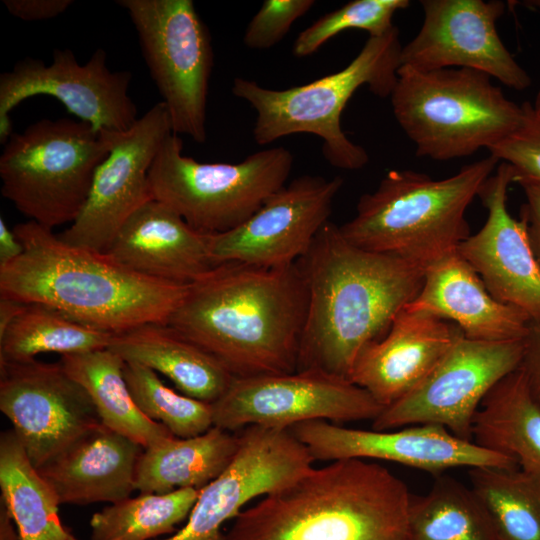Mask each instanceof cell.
Returning <instances> with one entry per match:
<instances>
[{
	"label": "cell",
	"mask_w": 540,
	"mask_h": 540,
	"mask_svg": "<svg viewBox=\"0 0 540 540\" xmlns=\"http://www.w3.org/2000/svg\"><path fill=\"white\" fill-rule=\"evenodd\" d=\"M411 496L381 464L336 460L242 510L224 540H411Z\"/></svg>",
	"instance_id": "4"
},
{
	"label": "cell",
	"mask_w": 540,
	"mask_h": 540,
	"mask_svg": "<svg viewBox=\"0 0 540 540\" xmlns=\"http://www.w3.org/2000/svg\"><path fill=\"white\" fill-rule=\"evenodd\" d=\"M200 490L140 493L110 504L92 515L90 540H152L174 533L188 519Z\"/></svg>",
	"instance_id": "33"
},
{
	"label": "cell",
	"mask_w": 540,
	"mask_h": 540,
	"mask_svg": "<svg viewBox=\"0 0 540 540\" xmlns=\"http://www.w3.org/2000/svg\"><path fill=\"white\" fill-rule=\"evenodd\" d=\"M109 152L106 134L87 122L39 120L20 133L13 132L4 144L1 194L21 214L46 228L71 224Z\"/></svg>",
	"instance_id": "8"
},
{
	"label": "cell",
	"mask_w": 540,
	"mask_h": 540,
	"mask_svg": "<svg viewBox=\"0 0 540 540\" xmlns=\"http://www.w3.org/2000/svg\"><path fill=\"white\" fill-rule=\"evenodd\" d=\"M59 362L88 392L102 424L109 429L144 449L174 436L137 407L124 377L125 362L110 349L64 355Z\"/></svg>",
	"instance_id": "27"
},
{
	"label": "cell",
	"mask_w": 540,
	"mask_h": 540,
	"mask_svg": "<svg viewBox=\"0 0 540 540\" xmlns=\"http://www.w3.org/2000/svg\"><path fill=\"white\" fill-rule=\"evenodd\" d=\"M462 336L453 322L404 307L381 339L361 349L349 380L386 407L417 387Z\"/></svg>",
	"instance_id": "20"
},
{
	"label": "cell",
	"mask_w": 540,
	"mask_h": 540,
	"mask_svg": "<svg viewBox=\"0 0 540 540\" xmlns=\"http://www.w3.org/2000/svg\"><path fill=\"white\" fill-rule=\"evenodd\" d=\"M289 430L304 444L314 461L373 459L420 469L435 476L458 467H518L514 459L461 439L435 424L363 430L313 420L296 424Z\"/></svg>",
	"instance_id": "18"
},
{
	"label": "cell",
	"mask_w": 540,
	"mask_h": 540,
	"mask_svg": "<svg viewBox=\"0 0 540 540\" xmlns=\"http://www.w3.org/2000/svg\"><path fill=\"white\" fill-rule=\"evenodd\" d=\"M124 377L140 411L174 436H197L213 426L211 404L174 391L152 369L125 362Z\"/></svg>",
	"instance_id": "34"
},
{
	"label": "cell",
	"mask_w": 540,
	"mask_h": 540,
	"mask_svg": "<svg viewBox=\"0 0 540 540\" xmlns=\"http://www.w3.org/2000/svg\"><path fill=\"white\" fill-rule=\"evenodd\" d=\"M343 182L339 176L302 175L285 184L243 224L209 236L215 264L274 268L296 263L329 221Z\"/></svg>",
	"instance_id": "16"
},
{
	"label": "cell",
	"mask_w": 540,
	"mask_h": 540,
	"mask_svg": "<svg viewBox=\"0 0 540 540\" xmlns=\"http://www.w3.org/2000/svg\"><path fill=\"white\" fill-rule=\"evenodd\" d=\"M514 181L513 167L500 162L478 193L486 221L457 250L495 299L521 310L531 322H540V266L525 221L507 209L508 187Z\"/></svg>",
	"instance_id": "19"
},
{
	"label": "cell",
	"mask_w": 540,
	"mask_h": 540,
	"mask_svg": "<svg viewBox=\"0 0 540 540\" xmlns=\"http://www.w3.org/2000/svg\"><path fill=\"white\" fill-rule=\"evenodd\" d=\"M422 26L402 46L400 63L419 71L468 68L496 78L517 91L531 78L517 63L497 32L505 4L491 0H423Z\"/></svg>",
	"instance_id": "17"
},
{
	"label": "cell",
	"mask_w": 540,
	"mask_h": 540,
	"mask_svg": "<svg viewBox=\"0 0 540 540\" xmlns=\"http://www.w3.org/2000/svg\"><path fill=\"white\" fill-rule=\"evenodd\" d=\"M137 32L143 57L166 105L172 131L207 139L206 109L213 49L192 0H119Z\"/></svg>",
	"instance_id": "10"
},
{
	"label": "cell",
	"mask_w": 540,
	"mask_h": 540,
	"mask_svg": "<svg viewBox=\"0 0 540 540\" xmlns=\"http://www.w3.org/2000/svg\"><path fill=\"white\" fill-rule=\"evenodd\" d=\"M13 231L23 253L0 265V298L44 305L118 334L149 322L167 323L186 294L188 285L137 274L105 253L63 242L35 221Z\"/></svg>",
	"instance_id": "3"
},
{
	"label": "cell",
	"mask_w": 540,
	"mask_h": 540,
	"mask_svg": "<svg viewBox=\"0 0 540 540\" xmlns=\"http://www.w3.org/2000/svg\"><path fill=\"white\" fill-rule=\"evenodd\" d=\"M182 150L177 134L164 140L149 170L151 194L206 235L228 232L247 221L286 184L294 161L282 146L250 154L239 163H202Z\"/></svg>",
	"instance_id": "9"
},
{
	"label": "cell",
	"mask_w": 540,
	"mask_h": 540,
	"mask_svg": "<svg viewBox=\"0 0 540 540\" xmlns=\"http://www.w3.org/2000/svg\"><path fill=\"white\" fill-rule=\"evenodd\" d=\"M517 184L521 186L525 195L521 218L526 223L530 245L540 266V183L521 180Z\"/></svg>",
	"instance_id": "40"
},
{
	"label": "cell",
	"mask_w": 540,
	"mask_h": 540,
	"mask_svg": "<svg viewBox=\"0 0 540 540\" xmlns=\"http://www.w3.org/2000/svg\"><path fill=\"white\" fill-rule=\"evenodd\" d=\"M0 410L38 469L102 424L60 362L0 361Z\"/></svg>",
	"instance_id": "14"
},
{
	"label": "cell",
	"mask_w": 540,
	"mask_h": 540,
	"mask_svg": "<svg viewBox=\"0 0 540 540\" xmlns=\"http://www.w3.org/2000/svg\"><path fill=\"white\" fill-rule=\"evenodd\" d=\"M411 540H500L473 490L440 474L422 496H411Z\"/></svg>",
	"instance_id": "29"
},
{
	"label": "cell",
	"mask_w": 540,
	"mask_h": 540,
	"mask_svg": "<svg viewBox=\"0 0 540 540\" xmlns=\"http://www.w3.org/2000/svg\"><path fill=\"white\" fill-rule=\"evenodd\" d=\"M52 63L27 57L0 75V142L12 132L10 112L25 99L49 95L98 132H122L138 120L128 94L132 74L111 71L102 48L81 65L70 49H55Z\"/></svg>",
	"instance_id": "13"
},
{
	"label": "cell",
	"mask_w": 540,
	"mask_h": 540,
	"mask_svg": "<svg viewBox=\"0 0 540 540\" xmlns=\"http://www.w3.org/2000/svg\"><path fill=\"white\" fill-rule=\"evenodd\" d=\"M499 163L489 155L444 179L390 170L373 192L361 195L355 216L339 230L358 248L425 269L470 236L466 210Z\"/></svg>",
	"instance_id": "5"
},
{
	"label": "cell",
	"mask_w": 540,
	"mask_h": 540,
	"mask_svg": "<svg viewBox=\"0 0 540 540\" xmlns=\"http://www.w3.org/2000/svg\"><path fill=\"white\" fill-rule=\"evenodd\" d=\"M72 0H3L8 12L24 21L52 19L62 14Z\"/></svg>",
	"instance_id": "39"
},
{
	"label": "cell",
	"mask_w": 540,
	"mask_h": 540,
	"mask_svg": "<svg viewBox=\"0 0 540 540\" xmlns=\"http://www.w3.org/2000/svg\"><path fill=\"white\" fill-rule=\"evenodd\" d=\"M472 441L514 459L519 468L540 475V407L519 367L483 398L475 414Z\"/></svg>",
	"instance_id": "26"
},
{
	"label": "cell",
	"mask_w": 540,
	"mask_h": 540,
	"mask_svg": "<svg viewBox=\"0 0 540 540\" xmlns=\"http://www.w3.org/2000/svg\"><path fill=\"white\" fill-rule=\"evenodd\" d=\"M528 390L540 407V322H531L524 338V352L520 365Z\"/></svg>",
	"instance_id": "38"
},
{
	"label": "cell",
	"mask_w": 540,
	"mask_h": 540,
	"mask_svg": "<svg viewBox=\"0 0 540 540\" xmlns=\"http://www.w3.org/2000/svg\"><path fill=\"white\" fill-rule=\"evenodd\" d=\"M23 253V246L3 218L0 219V265L17 259Z\"/></svg>",
	"instance_id": "41"
},
{
	"label": "cell",
	"mask_w": 540,
	"mask_h": 540,
	"mask_svg": "<svg viewBox=\"0 0 540 540\" xmlns=\"http://www.w3.org/2000/svg\"><path fill=\"white\" fill-rule=\"evenodd\" d=\"M0 500L22 540H68L54 490L27 456L14 431L0 436Z\"/></svg>",
	"instance_id": "28"
},
{
	"label": "cell",
	"mask_w": 540,
	"mask_h": 540,
	"mask_svg": "<svg viewBox=\"0 0 540 540\" xmlns=\"http://www.w3.org/2000/svg\"><path fill=\"white\" fill-rule=\"evenodd\" d=\"M523 352L524 339L484 342L463 335L417 387L383 408L372 429L435 424L472 441L473 421L483 398L520 367Z\"/></svg>",
	"instance_id": "12"
},
{
	"label": "cell",
	"mask_w": 540,
	"mask_h": 540,
	"mask_svg": "<svg viewBox=\"0 0 540 540\" xmlns=\"http://www.w3.org/2000/svg\"><path fill=\"white\" fill-rule=\"evenodd\" d=\"M297 263L308 294L297 371L348 380L361 349L388 332L424 282L421 266L358 248L331 221Z\"/></svg>",
	"instance_id": "2"
},
{
	"label": "cell",
	"mask_w": 540,
	"mask_h": 540,
	"mask_svg": "<svg viewBox=\"0 0 540 540\" xmlns=\"http://www.w3.org/2000/svg\"><path fill=\"white\" fill-rule=\"evenodd\" d=\"M314 4V0H265L245 30L244 45L255 50L275 46Z\"/></svg>",
	"instance_id": "37"
},
{
	"label": "cell",
	"mask_w": 540,
	"mask_h": 540,
	"mask_svg": "<svg viewBox=\"0 0 540 540\" xmlns=\"http://www.w3.org/2000/svg\"><path fill=\"white\" fill-rule=\"evenodd\" d=\"M308 304L298 263L218 264L188 285L167 324L235 378L297 371Z\"/></svg>",
	"instance_id": "1"
},
{
	"label": "cell",
	"mask_w": 540,
	"mask_h": 540,
	"mask_svg": "<svg viewBox=\"0 0 540 540\" xmlns=\"http://www.w3.org/2000/svg\"><path fill=\"white\" fill-rule=\"evenodd\" d=\"M211 407L213 426L229 432L251 425L289 429L313 420L373 421L384 408L350 380L314 370L234 378Z\"/></svg>",
	"instance_id": "11"
},
{
	"label": "cell",
	"mask_w": 540,
	"mask_h": 540,
	"mask_svg": "<svg viewBox=\"0 0 540 540\" xmlns=\"http://www.w3.org/2000/svg\"><path fill=\"white\" fill-rule=\"evenodd\" d=\"M524 119L512 134L492 147L490 155L511 165L515 181L530 180L540 183V118L531 102H524Z\"/></svg>",
	"instance_id": "36"
},
{
	"label": "cell",
	"mask_w": 540,
	"mask_h": 540,
	"mask_svg": "<svg viewBox=\"0 0 540 540\" xmlns=\"http://www.w3.org/2000/svg\"><path fill=\"white\" fill-rule=\"evenodd\" d=\"M405 307L453 322L475 341L523 340L531 323L524 312L495 299L458 250L425 268L419 294Z\"/></svg>",
	"instance_id": "22"
},
{
	"label": "cell",
	"mask_w": 540,
	"mask_h": 540,
	"mask_svg": "<svg viewBox=\"0 0 540 540\" xmlns=\"http://www.w3.org/2000/svg\"><path fill=\"white\" fill-rule=\"evenodd\" d=\"M268 490L269 480L262 467L238 455L219 477L200 490L186 524L162 540H224L223 524ZM68 540L79 539L70 533Z\"/></svg>",
	"instance_id": "32"
},
{
	"label": "cell",
	"mask_w": 540,
	"mask_h": 540,
	"mask_svg": "<svg viewBox=\"0 0 540 540\" xmlns=\"http://www.w3.org/2000/svg\"><path fill=\"white\" fill-rule=\"evenodd\" d=\"M390 99L416 154L438 161L490 150L524 119L523 104L508 99L489 75L468 68L400 66Z\"/></svg>",
	"instance_id": "7"
},
{
	"label": "cell",
	"mask_w": 540,
	"mask_h": 540,
	"mask_svg": "<svg viewBox=\"0 0 540 540\" xmlns=\"http://www.w3.org/2000/svg\"><path fill=\"white\" fill-rule=\"evenodd\" d=\"M468 475L500 540H540V475L518 467H474Z\"/></svg>",
	"instance_id": "31"
},
{
	"label": "cell",
	"mask_w": 540,
	"mask_h": 540,
	"mask_svg": "<svg viewBox=\"0 0 540 540\" xmlns=\"http://www.w3.org/2000/svg\"><path fill=\"white\" fill-rule=\"evenodd\" d=\"M143 447L101 424L37 470L60 504H110L131 496Z\"/></svg>",
	"instance_id": "23"
},
{
	"label": "cell",
	"mask_w": 540,
	"mask_h": 540,
	"mask_svg": "<svg viewBox=\"0 0 540 540\" xmlns=\"http://www.w3.org/2000/svg\"><path fill=\"white\" fill-rule=\"evenodd\" d=\"M534 113L540 118V90L537 93L534 103H532Z\"/></svg>",
	"instance_id": "43"
},
{
	"label": "cell",
	"mask_w": 540,
	"mask_h": 540,
	"mask_svg": "<svg viewBox=\"0 0 540 540\" xmlns=\"http://www.w3.org/2000/svg\"><path fill=\"white\" fill-rule=\"evenodd\" d=\"M126 363L169 378L184 395L212 404L234 376L215 357L167 323L149 322L114 334L108 347Z\"/></svg>",
	"instance_id": "24"
},
{
	"label": "cell",
	"mask_w": 540,
	"mask_h": 540,
	"mask_svg": "<svg viewBox=\"0 0 540 540\" xmlns=\"http://www.w3.org/2000/svg\"><path fill=\"white\" fill-rule=\"evenodd\" d=\"M110 152L96 170L88 199L59 238L72 246L105 253L128 217L153 199L149 170L164 140L173 133L166 105L152 106L122 132L103 131Z\"/></svg>",
	"instance_id": "15"
},
{
	"label": "cell",
	"mask_w": 540,
	"mask_h": 540,
	"mask_svg": "<svg viewBox=\"0 0 540 540\" xmlns=\"http://www.w3.org/2000/svg\"><path fill=\"white\" fill-rule=\"evenodd\" d=\"M0 540H22L5 504L0 500Z\"/></svg>",
	"instance_id": "42"
},
{
	"label": "cell",
	"mask_w": 540,
	"mask_h": 540,
	"mask_svg": "<svg viewBox=\"0 0 540 540\" xmlns=\"http://www.w3.org/2000/svg\"><path fill=\"white\" fill-rule=\"evenodd\" d=\"M401 50L399 30L393 26L381 36L369 37L357 56L336 73L284 90L236 77L232 93L256 111L253 137L257 144L268 145L291 134H314L322 139V153L329 164L358 170L369 156L346 136L341 114L363 85L378 97H390L398 79Z\"/></svg>",
	"instance_id": "6"
},
{
	"label": "cell",
	"mask_w": 540,
	"mask_h": 540,
	"mask_svg": "<svg viewBox=\"0 0 540 540\" xmlns=\"http://www.w3.org/2000/svg\"><path fill=\"white\" fill-rule=\"evenodd\" d=\"M209 236L151 199L128 217L105 254L137 274L187 286L217 266Z\"/></svg>",
	"instance_id": "21"
},
{
	"label": "cell",
	"mask_w": 540,
	"mask_h": 540,
	"mask_svg": "<svg viewBox=\"0 0 540 540\" xmlns=\"http://www.w3.org/2000/svg\"><path fill=\"white\" fill-rule=\"evenodd\" d=\"M409 4L408 0L349 1L304 29L296 38L292 52L297 57L312 55L329 39L350 29L364 30L369 37L381 36L394 26V14Z\"/></svg>",
	"instance_id": "35"
},
{
	"label": "cell",
	"mask_w": 540,
	"mask_h": 540,
	"mask_svg": "<svg viewBox=\"0 0 540 540\" xmlns=\"http://www.w3.org/2000/svg\"><path fill=\"white\" fill-rule=\"evenodd\" d=\"M238 448L239 435L216 426L193 437L166 438L143 449L136 468L135 490H200L228 468Z\"/></svg>",
	"instance_id": "25"
},
{
	"label": "cell",
	"mask_w": 540,
	"mask_h": 540,
	"mask_svg": "<svg viewBox=\"0 0 540 540\" xmlns=\"http://www.w3.org/2000/svg\"><path fill=\"white\" fill-rule=\"evenodd\" d=\"M114 334L68 318L40 304H23L0 332V361L34 359L42 353L61 356L109 347Z\"/></svg>",
	"instance_id": "30"
}]
</instances>
